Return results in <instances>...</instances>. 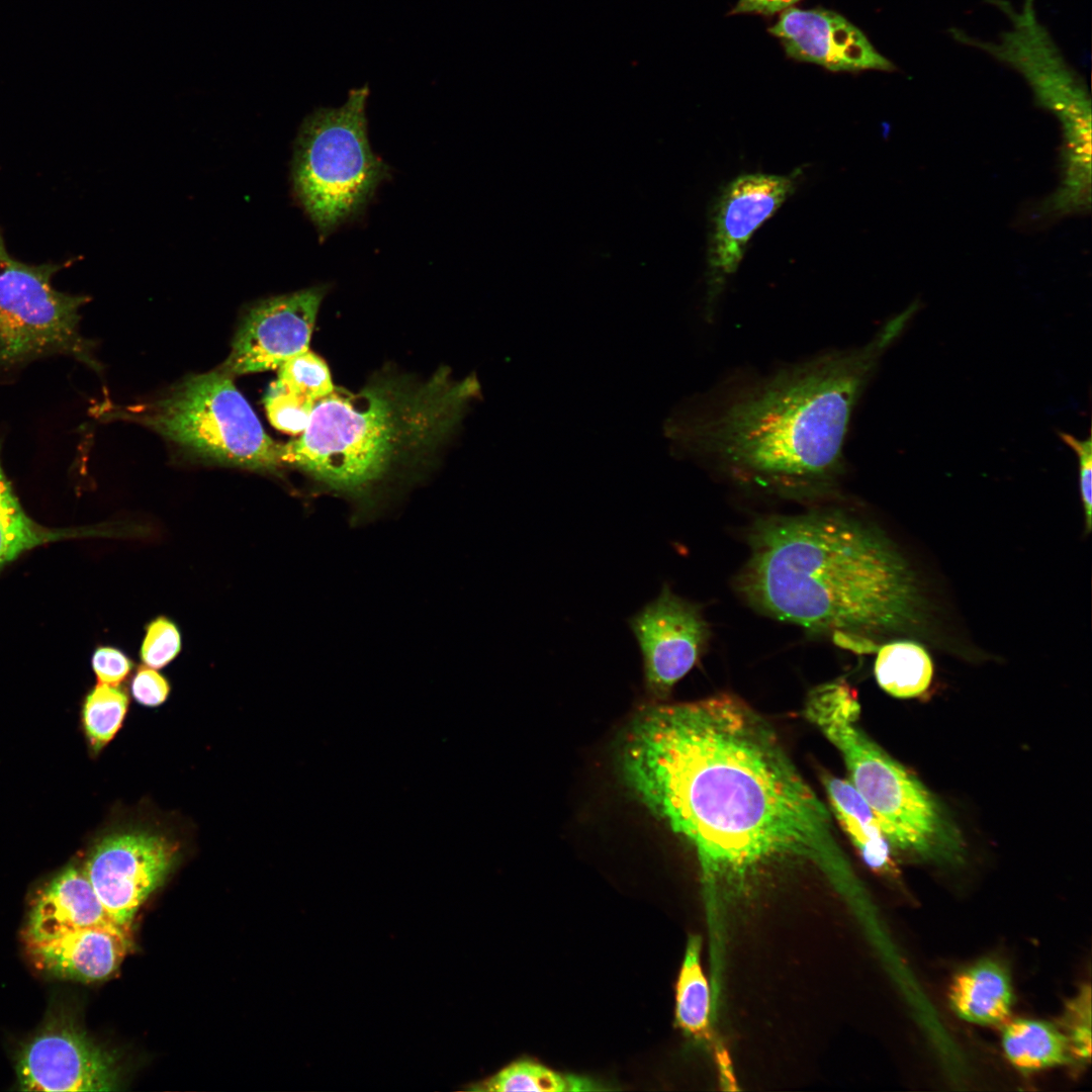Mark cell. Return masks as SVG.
Returning a JSON list of instances; mask_svg holds the SVG:
<instances>
[{"label": "cell", "instance_id": "obj_10", "mask_svg": "<svg viewBox=\"0 0 1092 1092\" xmlns=\"http://www.w3.org/2000/svg\"><path fill=\"white\" fill-rule=\"evenodd\" d=\"M178 851L177 842L161 833L114 832L96 843L83 871L111 917L129 927L135 912L169 875Z\"/></svg>", "mask_w": 1092, "mask_h": 1092}, {"label": "cell", "instance_id": "obj_32", "mask_svg": "<svg viewBox=\"0 0 1092 1092\" xmlns=\"http://www.w3.org/2000/svg\"><path fill=\"white\" fill-rule=\"evenodd\" d=\"M800 0H738L732 11L733 14H762L771 15L791 8Z\"/></svg>", "mask_w": 1092, "mask_h": 1092}, {"label": "cell", "instance_id": "obj_33", "mask_svg": "<svg viewBox=\"0 0 1092 1092\" xmlns=\"http://www.w3.org/2000/svg\"><path fill=\"white\" fill-rule=\"evenodd\" d=\"M19 509H21V506L4 474L0 462V513L12 512Z\"/></svg>", "mask_w": 1092, "mask_h": 1092}, {"label": "cell", "instance_id": "obj_21", "mask_svg": "<svg viewBox=\"0 0 1092 1092\" xmlns=\"http://www.w3.org/2000/svg\"><path fill=\"white\" fill-rule=\"evenodd\" d=\"M875 676L889 695L908 699L924 693L932 679L928 652L913 641H893L878 648Z\"/></svg>", "mask_w": 1092, "mask_h": 1092}, {"label": "cell", "instance_id": "obj_12", "mask_svg": "<svg viewBox=\"0 0 1092 1092\" xmlns=\"http://www.w3.org/2000/svg\"><path fill=\"white\" fill-rule=\"evenodd\" d=\"M628 623L642 654L646 688L660 698L697 664L710 638L700 607L668 584Z\"/></svg>", "mask_w": 1092, "mask_h": 1092}, {"label": "cell", "instance_id": "obj_24", "mask_svg": "<svg viewBox=\"0 0 1092 1092\" xmlns=\"http://www.w3.org/2000/svg\"><path fill=\"white\" fill-rule=\"evenodd\" d=\"M128 708V697L118 686L99 682L86 696L82 724L93 751L102 749L120 729Z\"/></svg>", "mask_w": 1092, "mask_h": 1092}, {"label": "cell", "instance_id": "obj_31", "mask_svg": "<svg viewBox=\"0 0 1092 1092\" xmlns=\"http://www.w3.org/2000/svg\"><path fill=\"white\" fill-rule=\"evenodd\" d=\"M133 699L146 707L162 705L169 696L170 684L167 678L150 666L141 667L130 682Z\"/></svg>", "mask_w": 1092, "mask_h": 1092}, {"label": "cell", "instance_id": "obj_28", "mask_svg": "<svg viewBox=\"0 0 1092 1092\" xmlns=\"http://www.w3.org/2000/svg\"><path fill=\"white\" fill-rule=\"evenodd\" d=\"M1060 1027L1067 1037L1072 1062H1088L1091 1056V995L1086 986L1067 1005Z\"/></svg>", "mask_w": 1092, "mask_h": 1092}, {"label": "cell", "instance_id": "obj_1", "mask_svg": "<svg viewBox=\"0 0 1092 1092\" xmlns=\"http://www.w3.org/2000/svg\"><path fill=\"white\" fill-rule=\"evenodd\" d=\"M625 785L694 850L712 885L771 861L842 859L832 816L774 727L735 696L645 709L618 754Z\"/></svg>", "mask_w": 1092, "mask_h": 1092}, {"label": "cell", "instance_id": "obj_16", "mask_svg": "<svg viewBox=\"0 0 1092 1092\" xmlns=\"http://www.w3.org/2000/svg\"><path fill=\"white\" fill-rule=\"evenodd\" d=\"M129 927L94 925L25 942L33 966L54 977L80 982L107 979L130 946Z\"/></svg>", "mask_w": 1092, "mask_h": 1092}, {"label": "cell", "instance_id": "obj_19", "mask_svg": "<svg viewBox=\"0 0 1092 1092\" xmlns=\"http://www.w3.org/2000/svg\"><path fill=\"white\" fill-rule=\"evenodd\" d=\"M823 784L837 821L864 862L881 873H892L890 843L872 808L849 781L824 776Z\"/></svg>", "mask_w": 1092, "mask_h": 1092}, {"label": "cell", "instance_id": "obj_23", "mask_svg": "<svg viewBox=\"0 0 1092 1092\" xmlns=\"http://www.w3.org/2000/svg\"><path fill=\"white\" fill-rule=\"evenodd\" d=\"M468 1089L494 1092H565L600 1088L589 1079L562 1074L539 1063L523 1060L511 1063L494 1075L471 1084Z\"/></svg>", "mask_w": 1092, "mask_h": 1092}, {"label": "cell", "instance_id": "obj_2", "mask_svg": "<svg viewBox=\"0 0 1092 1092\" xmlns=\"http://www.w3.org/2000/svg\"><path fill=\"white\" fill-rule=\"evenodd\" d=\"M917 308L909 305L861 347L829 351L713 400L680 404L664 423L672 452L785 495L832 489L844 471L855 405Z\"/></svg>", "mask_w": 1092, "mask_h": 1092}, {"label": "cell", "instance_id": "obj_11", "mask_svg": "<svg viewBox=\"0 0 1092 1092\" xmlns=\"http://www.w3.org/2000/svg\"><path fill=\"white\" fill-rule=\"evenodd\" d=\"M802 171L789 175L743 174L721 192L712 213L708 252V315L728 278L737 270L746 246L760 225L796 191Z\"/></svg>", "mask_w": 1092, "mask_h": 1092}, {"label": "cell", "instance_id": "obj_14", "mask_svg": "<svg viewBox=\"0 0 1092 1092\" xmlns=\"http://www.w3.org/2000/svg\"><path fill=\"white\" fill-rule=\"evenodd\" d=\"M16 1072L24 1091H111L118 1077L113 1058L67 1025L49 1027L27 1042Z\"/></svg>", "mask_w": 1092, "mask_h": 1092}, {"label": "cell", "instance_id": "obj_27", "mask_svg": "<svg viewBox=\"0 0 1092 1092\" xmlns=\"http://www.w3.org/2000/svg\"><path fill=\"white\" fill-rule=\"evenodd\" d=\"M181 647V632L176 623L159 616L146 626L141 658L147 666L162 668L179 654Z\"/></svg>", "mask_w": 1092, "mask_h": 1092}, {"label": "cell", "instance_id": "obj_18", "mask_svg": "<svg viewBox=\"0 0 1092 1092\" xmlns=\"http://www.w3.org/2000/svg\"><path fill=\"white\" fill-rule=\"evenodd\" d=\"M948 997L959 1017L980 1025L1004 1024L1013 1003L1009 975L993 961L980 962L958 974Z\"/></svg>", "mask_w": 1092, "mask_h": 1092}, {"label": "cell", "instance_id": "obj_17", "mask_svg": "<svg viewBox=\"0 0 1092 1092\" xmlns=\"http://www.w3.org/2000/svg\"><path fill=\"white\" fill-rule=\"evenodd\" d=\"M94 925L120 924L102 905L84 871L69 867L51 880L33 899L24 928V940L50 939Z\"/></svg>", "mask_w": 1092, "mask_h": 1092}, {"label": "cell", "instance_id": "obj_8", "mask_svg": "<svg viewBox=\"0 0 1092 1092\" xmlns=\"http://www.w3.org/2000/svg\"><path fill=\"white\" fill-rule=\"evenodd\" d=\"M66 264L28 265L10 256L0 230V361L14 364L47 354L73 356L97 368L79 331L88 297L61 292L53 275Z\"/></svg>", "mask_w": 1092, "mask_h": 1092}, {"label": "cell", "instance_id": "obj_15", "mask_svg": "<svg viewBox=\"0 0 1092 1092\" xmlns=\"http://www.w3.org/2000/svg\"><path fill=\"white\" fill-rule=\"evenodd\" d=\"M768 31L781 40L788 57L832 72L897 69L858 27L835 11L791 7Z\"/></svg>", "mask_w": 1092, "mask_h": 1092}, {"label": "cell", "instance_id": "obj_6", "mask_svg": "<svg viewBox=\"0 0 1092 1092\" xmlns=\"http://www.w3.org/2000/svg\"><path fill=\"white\" fill-rule=\"evenodd\" d=\"M368 86L353 89L337 108H318L303 121L295 143V194L325 238L358 214L389 168L369 145Z\"/></svg>", "mask_w": 1092, "mask_h": 1092}, {"label": "cell", "instance_id": "obj_7", "mask_svg": "<svg viewBox=\"0 0 1092 1092\" xmlns=\"http://www.w3.org/2000/svg\"><path fill=\"white\" fill-rule=\"evenodd\" d=\"M120 415L216 463L271 472L283 464V445L268 436L232 376L219 369L191 375Z\"/></svg>", "mask_w": 1092, "mask_h": 1092}, {"label": "cell", "instance_id": "obj_3", "mask_svg": "<svg viewBox=\"0 0 1092 1092\" xmlns=\"http://www.w3.org/2000/svg\"><path fill=\"white\" fill-rule=\"evenodd\" d=\"M737 587L756 610L871 653L873 637L916 621L920 597L899 552L872 526L838 511L759 519Z\"/></svg>", "mask_w": 1092, "mask_h": 1092}, {"label": "cell", "instance_id": "obj_29", "mask_svg": "<svg viewBox=\"0 0 1092 1092\" xmlns=\"http://www.w3.org/2000/svg\"><path fill=\"white\" fill-rule=\"evenodd\" d=\"M1061 440L1069 446L1076 454L1079 462V482L1080 493L1084 507L1086 527L1088 531L1091 529V517H1092V442L1089 435L1086 439L1081 440L1075 436L1059 432Z\"/></svg>", "mask_w": 1092, "mask_h": 1092}, {"label": "cell", "instance_id": "obj_4", "mask_svg": "<svg viewBox=\"0 0 1092 1092\" xmlns=\"http://www.w3.org/2000/svg\"><path fill=\"white\" fill-rule=\"evenodd\" d=\"M479 395L474 374L454 379L445 368L426 380L380 376L357 392L335 387L315 401L300 437L283 445L282 462L348 499L354 525L373 521Z\"/></svg>", "mask_w": 1092, "mask_h": 1092}, {"label": "cell", "instance_id": "obj_25", "mask_svg": "<svg viewBox=\"0 0 1092 1092\" xmlns=\"http://www.w3.org/2000/svg\"><path fill=\"white\" fill-rule=\"evenodd\" d=\"M274 383L315 401L335 388L326 362L308 349L286 360L279 367Z\"/></svg>", "mask_w": 1092, "mask_h": 1092}, {"label": "cell", "instance_id": "obj_22", "mask_svg": "<svg viewBox=\"0 0 1092 1092\" xmlns=\"http://www.w3.org/2000/svg\"><path fill=\"white\" fill-rule=\"evenodd\" d=\"M700 953L701 938L690 936L675 986V1021L687 1035L707 1039L710 1037L711 995Z\"/></svg>", "mask_w": 1092, "mask_h": 1092}, {"label": "cell", "instance_id": "obj_9", "mask_svg": "<svg viewBox=\"0 0 1092 1092\" xmlns=\"http://www.w3.org/2000/svg\"><path fill=\"white\" fill-rule=\"evenodd\" d=\"M987 2L1007 16L1010 27L996 41H986L952 27L948 29L952 39L985 52L1017 71L1031 88L1037 104L1058 115L1064 126L1091 121L1088 88L1038 20L1035 0H1023L1020 10L1008 0Z\"/></svg>", "mask_w": 1092, "mask_h": 1092}, {"label": "cell", "instance_id": "obj_5", "mask_svg": "<svg viewBox=\"0 0 1092 1092\" xmlns=\"http://www.w3.org/2000/svg\"><path fill=\"white\" fill-rule=\"evenodd\" d=\"M856 692L844 680L809 694L805 715L840 752L850 783L877 816L890 845L930 854L941 844L945 824L925 787L877 745L858 726Z\"/></svg>", "mask_w": 1092, "mask_h": 1092}, {"label": "cell", "instance_id": "obj_20", "mask_svg": "<svg viewBox=\"0 0 1092 1092\" xmlns=\"http://www.w3.org/2000/svg\"><path fill=\"white\" fill-rule=\"evenodd\" d=\"M1002 1046L1008 1061L1021 1071H1036L1072 1062L1062 1029L1050 1022L1025 1018L1007 1020Z\"/></svg>", "mask_w": 1092, "mask_h": 1092}, {"label": "cell", "instance_id": "obj_13", "mask_svg": "<svg viewBox=\"0 0 1092 1092\" xmlns=\"http://www.w3.org/2000/svg\"><path fill=\"white\" fill-rule=\"evenodd\" d=\"M325 287L257 302L245 316L219 370L230 376L271 370L307 350Z\"/></svg>", "mask_w": 1092, "mask_h": 1092}, {"label": "cell", "instance_id": "obj_34", "mask_svg": "<svg viewBox=\"0 0 1092 1092\" xmlns=\"http://www.w3.org/2000/svg\"><path fill=\"white\" fill-rule=\"evenodd\" d=\"M718 1061L721 1070L722 1081L724 1084L734 1085L733 1076L731 1073V1067L728 1056L724 1050L718 1051Z\"/></svg>", "mask_w": 1092, "mask_h": 1092}, {"label": "cell", "instance_id": "obj_26", "mask_svg": "<svg viewBox=\"0 0 1092 1092\" xmlns=\"http://www.w3.org/2000/svg\"><path fill=\"white\" fill-rule=\"evenodd\" d=\"M271 424L287 434H301L308 425L315 400L273 383L264 399Z\"/></svg>", "mask_w": 1092, "mask_h": 1092}, {"label": "cell", "instance_id": "obj_30", "mask_svg": "<svg viewBox=\"0 0 1092 1092\" xmlns=\"http://www.w3.org/2000/svg\"><path fill=\"white\" fill-rule=\"evenodd\" d=\"M92 667L99 682L118 686L132 668V661L120 649L100 646L92 655Z\"/></svg>", "mask_w": 1092, "mask_h": 1092}]
</instances>
